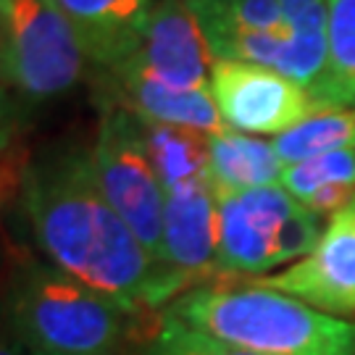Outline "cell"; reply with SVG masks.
Returning a JSON list of instances; mask_svg holds the SVG:
<instances>
[{
	"label": "cell",
	"instance_id": "obj_1",
	"mask_svg": "<svg viewBox=\"0 0 355 355\" xmlns=\"http://www.w3.org/2000/svg\"><path fill=\"white\" fill-rule=\"evenodd\" d=\"M21 205L48 263L140 316L168 303L155 261L98 187L89 150L61 148L26 166Z\"/></svg>",
	"mask_w": 355,
	"mask_h": 355
},
{
	"label": "cell",
	"instance_id": "obj_2",
	"mask_svg": "<svg viewBox=\"0 0 355 355\" xmlns=\"http://www.w3.org/2000/svg\"><path fill=\"white\" fill-rule=\"evenodd\" d=\"M164 318L255 355H355V321L248 279L192 287L166 305Z\"/></svg>",
	"mask_w": 355,
	"mask_h": 355
},
{
	"label": "cell",
	"instance_id": "obj_3",
	"mask_svg": "<svg viewBox=\"0 0 355 355\" xmlns=\"http://www.w3.org/2000/svg\"><path fill=\"white\" fill-rule=\"evenodd\" d=\"M3 308L26 350L42 355H119L140 318L48 261L32 258L11 271Z\"/></svg>",
	"mask_w": 355,
	"mask_h": 355
},
{
	"label": "cell",
	"instance_id": "obj_4",
	"mask_svg": "<svg viewBox=\"0 0 355 355\" xmlns=\"http://www.w3.org/2000/svg\"><path fill=\"white\" fill-rule=\"evenodd\" d=\"M89 66L55 0H0V79L29 103L64 95Z\"/></svg>",
	"mask_w": 355,
	"mask_h": 355
},
{
	"label": "cell",
	"instance_id": "obj_5",
	"mask_svg": "<svg viewBox=\"0 0 355 355\" xmlns=\"http://www.w3.org/2000/svg\"><path fill=\"white\" fill-rule=\"evenodd\" d=\"M98 187L124 218L164 277V211L166 192L155 174L145 140V124L127 108L103 105L98 140L89 150ZM168 297V290H166ZM171 303V297H168Z\"/></svg>",
	"mask_w": 355,
	"mask_h": 355
},
{
	"label": "cell",
	"instance_id": "obj_6",
	"mask_svg": "<svg viewBox=\"0 0 355 355\" xmlns=\"http://www.w3.org/2000/svg\"><path fill=\"white\" fill-rule=\"evenodd\" d=\"M218 253L216 279H255L284 266V229L297 200L279 184L216 195Z\"/></svg>",
	"mask_w": 355,
	"mask_h": 355
},
{
	"label": "cell",
	"instance_id": "obj_7",
	"mask_svg": "<svg viewBox=\"0 0 355 355\" xmlns=\"http://www.w3.org/2000/svg\"><path fill=\"white\" fill-rule=\"evenodd\" d=\"M208 89L227 129L282 135L321 111H331L297 82L248 61H216Z\"/></svg>",
	"mask_w": 355,
	"mask_h": 355
},
{
	"label": "cell",
	"instance_id": "obj_8",
	"mask_svg": "<svg viewBox=\"0 0 355 355\" xmlns=\"http://www.w3.org/2000/svg\"><path fill=\"white\" fill-rule=\"evenodd\" d=\"M218 200L211 179L166 190L164 268L168 297L177 300L192 287L216 279Z\"/></svg>",
	"mask_w": 355,
	"mask_h": 355
},
{
	"label": "cell",
	"instance_id": "obj_9",
	"mask_svg": "<svg viewBox=\"0 0 355 355\" xmlns=\"http://www.w3.org/2000/svg\"><path fill=\"white\" fill-rule=\"evenodd\" d=\"M331 316L355 313V200L329 218L318 245L284 271L248 279Z\"/></svg>",
	"mask_w": 355,
	"mask_h": 355
},
{
	"label": "cell",
	"instance_id": "obj_10",
	"mask_svg": "<svg viewBox=\"0 0 355 355\" xmlns=\"http://www.w3.org/2000/svg\"><path fill=\"white\" fill-rule=\"evenodd\" d=\"M214 64L211 45L190 6L184 0H158L137 51L114 69H127L174 89H205Z\"/></svg>",
	"mask_w": 355,
	"mask_h": 355
},
{
	"label": "cell",
	"instance_id": "obj_11",
	"mask_svg": "<svg viewBox=\"0 0 355 355\" xmlns=\"http://www.w3.org/2000/svg\"><path fill=\"white\" fill-rule=\"evenodd\" d=\"M105 87L103 105L127 108L145 124H171V127H192L205 135L221 132V116L214 103L211 89H174L148 76L111 69L98 71Z\"/></svg>",
	"mask_w": 355,
	"mask_h": 355
},
{
	"label": "cell",
	"instance_id": "obj_12",
	"mask_svg": "<svg viewBox=\"0 0 355 355\" xmlns=\"http://www.w3.org/2000/svg\"><path fill=\"white\" fill-rule=\"evenodd\" d=\"M87 53L89 66L108 71L137 51L153 0H55Z\"/></svg>",
	"mask_w": 355,
	"mask_h": 355
},
{
	"label": "cell",
	"instance_id": "obj_13",
	"mask_svg": "<svg viewBox=\"0 0 355 355\" xmlns=\"http://www.w3.org/2000/svg\"><path fill=\"white\" fill-rule=\"evenodd\" d=\"M282 174H284V164L271 142L227 127L211 135L208 179L214 184L216 195L274 187L282 182Z\"/></svg>",
	"mask_w": 355,
	"mask_h": 355
},
{
	"label": "cell",
	"instance_id": "obj_14",
	"mask_svg": "<svg viewBox=\"0 0 355 355\" xmlns=\"http://www.w3.org/2000/svg\"><path fill=\"white\" fill-rule=\"evenodd\" d=\"M279 187L321 218H331L355 200V148L331 150L287 166Z\"/></svg>",
	"mask_w": 355,
	"mask_h": 355
},
{
	"label": "cell",
	"instance_id": "obj_15",
	"mask_svg": "<svg viewBox=\"0 0 355 355\" xmlns=\"http://www.w3.org/2000/svg\"><path fill=\"white\" fill-rule=\"evenodd\" d=\"M145 140H148L153 168L164 184V192L208 177L211 135L192 127L145 124Z\"/></svg>",
	"mask_w": 355,
	"mask_h": 355
},
{
	"label": "cell",
	"instance_id": "obj_16",
	"mask_svg": "<svg viewBox=\"0 0 355 355\" xmlns=\"http://www.w3.org/2000/svg\"><path fill=\"white\" fill-rule=\"evenodd\" d=\"M329 64L316 101L327 108L355 105V0H324Z\"/></svg>",
	"mask_w": 355,
	"mask_h": 355
},
{
	"label": "cell",
	"instance_id": "obj_17",
	"mask_svg": "<svg viewBox=\"0 0 355 355\" xmlns=\"http://www.w3.org/2000/svg\"><path fill=\"white\" fill-rule=\"evenodd\" d=\"M284 168L311 161L316 155L343 148H355V108H331L300 121L297 127L277 135L271 142Z\"/></svg>",
	"mask_w": 355,
	"mask_h": 355
},
{
	"label": "cell",
	"instance_id": "obj_18",
	"mask_svg": "<svg viewBox=\"0 0 355 355\" xmlns=\"http://www.w3.org/2000/svg\"><path fill=\"white\" fill-rule=\"evenodd\" d=\"M184 3L195 13L208 42L240 29L290 35L277 0H184Z\"/></svg>",
	"mask_w": 355,
	"mask_h": 355
},
{
	"label": "cell",
	"instance_id": "obj_19",
	"mask_svg": "<svg viewBox=\"0 0 355 355\" xmlns=\"http://www.w3.org/2000/svg\"><path fill=\"white\" fill-rule=\"evenodd\" d=\"M145 355H255L245 353L229 345H218L198 331L179 327L177 321H168L161 316L158 329L153 331L150 343L145 347Z\"/></svg>",
	"mask_w": 355,
	"mask_h": 355
},
{
	"label": "cell",
	"instance_id": "obj_20",
	"mask_svg": "<svg viewBox=\"0 0 355 355\" xmlns=\"http://www.w3.org/2000/svg\"><path fill=\"white\" fill-rule=\"evenodd\" d=\"M284 24L295 40L327 42V6L324 0H277Z\"/></svg>",
	"mask_w": 355,
	"mask_h": 355
},
{
	"label": "cell",
	"instance_id": "obj_21",
	"mask_svg": "<svg viewBox=\"0 0 355 355\" xmlns=\"http://www.w3.org/2000/svg\"><path fill=\"white\" fill-rule=\"evenodd\" d=\"M0 355H29L19 334L13 331L11 321L6 316V308H0Z\"/></svg>",
	"mask_w": 355,
	"mask_h": 355
},
{
	"label": "cell",
	"instance_id": "obj_22",
	"mask_svg": "<svg viewBox=\"0 0 355 355\" xmlns=\"http://www.w3.org/2000/svg\"><path fill=\"white\" fill-rule=\"evenodd\" d=\"M8 137H11V124H8V119L3 114V105H0V155L8 148Z\"/></svg>",
	"mask_w": 355,
	"mask_h": 355
},
{
	"label": "cell",
	"instance_id": "obj_23",
	"mask_svg": "<svg viewBox=\"0 0 355 355\" xmlns=\"http://www.w3.org/2000/svg\"><path fill=\"white\" fill-rule=\"evenodd\" d=\"M29 355H42V353H29Z\"/></svg>",
	"mask_w": 355,
	"mask_h": 355
}]
</instances>
